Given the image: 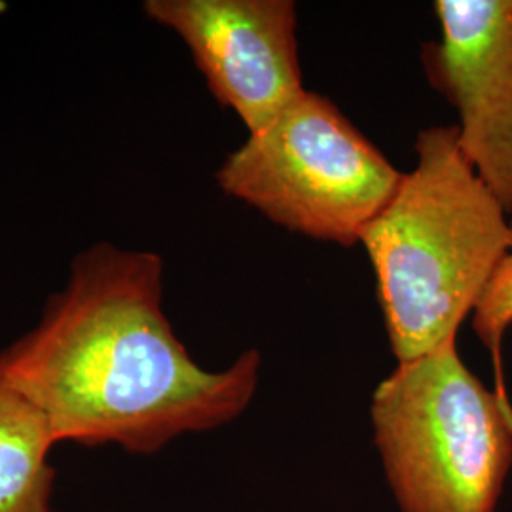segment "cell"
<instances>
[{
  "label": "cell",
  "instance_id": "7",
  "mask_svg": "<svg viewBox=\"0 0 512 512\" xmlns=\"http://www.w3.org/2000/svg\"><path fill=\"white\" fill-rule=\"evenodd\" d=\"M55 444L37 408L0 385V512H52Z\"/></svg>",
  "mask_w": 512,
  "mask_h": 512
},
{
  "label": "cell",
  "instance_id": "6",
  "mask_svg": "<svg viewBox=\"0 0 512 512\" xmlns=\"http://www.w3.org/2000/svg\"><path fill=\"white\" fill-rule=\"evenodd\" d=\"M440 38L423 44L429 84L458 110V145L512 213V0H437Z\"/></svg>",
  "mask_w": 512,
  "mask_h": 512
},
{
  "label": "cell",
  "instance_id": "2",
  "mask_svg": "<svg viewBox=\"0 0 512 512\" xmlns=\"http://www.w3.org/2000/svg\"><path fill=\"white\" fill-rule=\"evenodd\" d=\"M416 154L361 238L397 363L458 338L512 241L509 213L461 154L456 126L421 129Z\"/></svg>",
  "mask_w": 512,
  "mask_h": 512
},
{
  "label": "cell",
  "instance_id": "4",
  "mask_svg": "<svg viewBox=\"0 0 512 512\" xmlns=\"http://www.w3.org/2000/svg\"><path fill=\"white\" fill-rule=\"evenodd\" d=\"M403 175L332 101L306 90L224 160L217 183L293 234L353 247Z\"/></svg>",
  "mask_w": 512,
  "mask_h": 512
},
{
  "label": "cell",
  "instance_id": "5",
  "mask_svg": "<svg viewBox=\"0 0 512 512\" xmlns=\"http://www.w3.org/2000/svg\"><path fill=\"white\" fill-rule=\"evenodd\" d=\"M145 12L181 37L209 92L249 135L306 92L293 0H148Z\"/></svg>",
  "mask_w": 512,
  "mask_h": 512
},
{
  "label": "cell",
  "instance_id": "3",
  "mask_svg": "<svg viewBox=\"0 0 512 512\" xmlns=\"http://www.w3.org/2000/svg\"><path fill=\"white\" fill-rule=\"evenodd\" d=\"M370 416L403 512H495L512 465V408L463 363L458 338L397 368Z\"/></svg>",
  "mask_w": 512,
  "mask_h": 512
},
{
  "label": "cell",
  "instance_id": "1",
  "mask_svg": "<svg viewBox=\"0 0 512 512\" xmlns=\"http://www.w3.org/2000/svg\"><path fill=\"white\" fill-rule=\"evenodd\" d=\"M162 298L160 256L93 245L74 258L37 327L0 351V385L33 404L57 442L131 454L236 420L255 397L260 353L205 370L175 336Z\"/></svg>",
  "mask_w": 512,
  "mask_h": 512
},
{
  "label": "cell",
  "instance_id": "8",
  "mask_svg": "<svg viewBox=\"0 0 512 512\" xmlns=\"http://www.w3.org/2000/svg\"><path fill=\"white\" fill-rule=\"evenodd\" d=\"M512 327V241L509 253L495 270L488 289L482 294L473 311V330L480 342L494 353L497 366V393L505 399V387L501 378V346L507 330Z\"/></svg>",
  "mask_w": 512,
  "mask_h": 512
}]
</instances>
